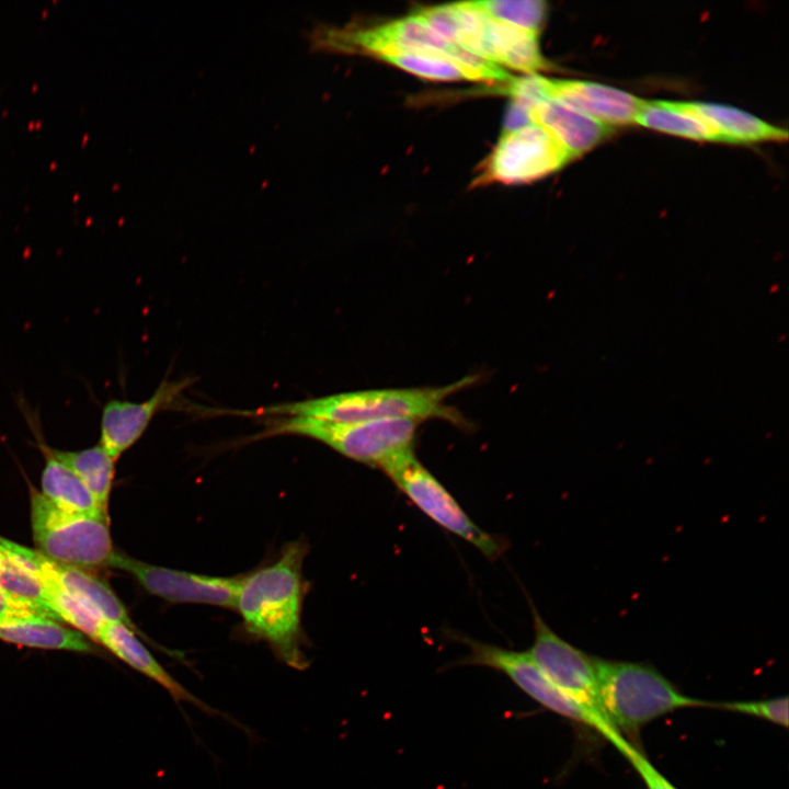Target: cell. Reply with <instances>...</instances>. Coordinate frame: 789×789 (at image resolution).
<instances>
[{
	"mask_svg": "<svg viewBox=\"0 0 789 789\" xmlns=\"http://www.w3.org/2000/svg\"><path fill=\"white\" fill-rule=\"evenodd\" d=\"M306 554L305 542L286 545L274 562L240 578L235 602L245 632L266 642L279 661L298 671L309 665L301 628Z\"/></svg>",
	"mask_w": 789,
	"mask_h": 789,
	"instance_id": "1",
	"label": "cell"
},
{
	"mask_svg": "<svg viewBox=\"0 0 789 789\" xmlns=\"http://www.w3.org/2000/svg\"><path fill=\"white\" fill-rule=\"evenodd\" d=\"M477 376H467L442 387L386 388L341 392L299 402L267 407L261 414L299 416L328 422H363L386 419L425 421L442 419L466 426L459 412L445 400L473 385Z\"/></svg>",
	"mask_w": 789,
	"mask_h": 789,
	"instance_id": "2",
	"label": "cell"
},
{
	"mask_svg": "<svg viewBox=\"0 0 789 789\" xmlns=\"http://www.w3.org/2000/svg\"><path fill=\"white\" fill-rule=\"evenodd\" d=\"M317 50L367 53L380 57L397 53H427L457 64L468 80L505 83L511 79L501 66L444 41L416 14L371 27L318 25L308 33Z\"/></svg>",
	"mask_w": 789,
	"mask_h": 789,
	"instance_id": "3",
	"label": "cell"
},
{
	"mask_svg": "<svg viewBox=\"0 0 789 789\" xmlns=\"http://www.w3.org/2000/svg\"><path fill=\"white\" fill-rule=\"evenodd\" d=\"M595 667L604 716L631 744L645 724L668 712L711 707L709 701L684 695L651 665L595 658Z\"/></svg>",
	"mask_w": 789,
	"mask_h": 789,
	"instance_id": "4",
	"label": "cell"
},
{
	"mask_svg": "<svg viewBox=\"0 0 789 789\" xmlns=\"http://www.w3.org/2000/svg\"><path fill=\"white\" fill-rule=\"evenodd\" d=\"M266 435L295 434L333 448L355 461L385 467L413 450L419 421L386 419L363 422H328L299 416H278L267 422Z\"/></svg>",
	"mask_w": 789,
	"mask_h": 789,
	"instance_id": "5",
	"label": "cell"
},
{
	"mask_svg": "<svg viewBox=\"0 0 789 789\" xmlns=\"http://www.w3.org/2000/svg\"><path fill=\"white\" fill-rule=\"evenodd\" d=\"M31 524L39 552L80 569L108 565L113 553L108 517L67 512L31 493Z\"/></svg>",
	"mask_w": 789,
	"mask_h": 789,
	"instance_id": "6",
	"label": "cell"
},
{
	"mask_svg": "<svg viewBox=\"0 0 789 789\" xmlns=\"http://www.w3.org/2000/svg\"><path fill=\"white\" fill-rule=\"evenodd\" d=\"M453 638L468 648V653L456 663L457 665L495 670L506 675L521 690L547 710L594 729L615 747L625 740L553 685L527 651L505 649L459 633H454Z\"/></svg>",
	"mask_w": 789,
	"mask_h": 789,
	"instance_id": "7",
	"label": "cell"
},
{
	"mask_svg": "<svg viewBox=\"0 0 789 789\" xmlns=\"http://www.w3.org/2000/svg\"><path fill=\"white\" fill-rule=\"evenodd\" d=\"M381 470L431 519L474 546L489 559L499 558L505 550V542L473 523L444 485L416 459L413 450L395 458Z\"/></svg>",
	"mask_w": 789,
	"mask_h": 789,
	"instance_id": "8",
	"label": "cell"
},
{
	"mask_svg": "<svg viewBox=\"0 0 789 789\" xmlns=\"http://www.w3.org/2000/svg\"><path fill=\"white\" fill-rule=\"evenodd\" d=\"M530 605L535 636L527 652L533 661L562 693L617 732L601 707L595 658L559 637Z\"/></svg>",
	"mask_w": 789,
	"mask_h": 789,
	"instance_id": "9",
	"label": "cell"
},
{
	"mask_svg": "<svg viewBox=\"0 0 789 789\" xmlns=\"http://www.w3.org/2000/svg\"><path fill=\"white\" fill-rule=\"evenodd\" d=\"M570 161L564 150L539 125L502 133L484 162L479 183H528L549 175Z\"/></svg>",
	"mask_w": 789,
	"mask_h": 789,
	"instance_id": "10",
	"label": "cell"
},
{
	"mask_svg": "<svg viewBox=\"0 0 789 789\" xmlns=\"http://www.w3.org/2000/svg\"><path fill=\"white\" fill-rule=\"evenodd\" d=\"M108 565L130 574L148 593L171 603L235 608L240 578H222L173 570L114 552Z\"/></svg>",
	"mask_w": 789,
	"mask_h": 789,
	"instance_id": "11",
	"label": "cell"
},
{
	"mask_svg": "<svg viewBox=\"0 0 789 789\" xmlns=\"http://www.w3.org/2000/svg\"><path fill=\"white\" fill-rule=\"evenodd\" d=\"M187 385V379H164L147 400L110 399L102 408L99 444L116 460L142 436L158 412L176 402Z\"/></svg>",
	"mask_w": 789,
	"mask_h": 789,
	"instance_id": "12",
	"label": "cell"
},
{
	"mask_svg": "<svg viewBox=\"0 0 789 789\" xmlns=\"http://www.w3.org/2000/svg\"><path fill=\"white\" fill-rule=\"evenodd\" d=\"M98 642L128 666L160 685L176 704H190L209 716L227 718L173 678L136 637L135 631L126 625L104 621L100 628Z\"/></svg>",
	"mask_w": 789,
	"mask_h": 789,
	"instance_id": "13",
	"label": "cell"
},
{
	"mask_svg": "<svg viewBox=\"0 0 789 789\" xmlns=\"http://www.w3.org/2000/svg\"><path fill=\"white\" fill-rule=\"evenodd\" d=\"M551 98L608 127L636 122L644 103L622 90L582 80H552Z\"/></svg>",
	"mask_w": 789,
	"mask_h": 789,
	"instance_id": "14",
	"label": "cell"
},
{
	"mask_svg": "<svg viewBox=\"0 0 789 789\" xmlns=\"http://www.w3.org/2000/svg\"><path fill=\"white\" fill-rule=\"evenodd\" d=\"M19 407L25 416L45 458L42 474V494L55 506L67 512L94 516H107L90 490L79 477L55 457L52 448L44 442L37 413L20 400Z\"/></svg>",
	"mask_w": 789,
	"mask_h": 789,
	"instance_id": "15",
	"label": "cell"
},
{
	"mask_svg": "<svg viewBox=\"0 0 789 789\" xmlns=\"http://www.w3.org/2000/svg\"><path fill=\"white\" fill-rule=\"evenodd\" d=\"M530 115L533 123L548 132L570 160L595 147L611 132V127L553 98L531 107Z\"/></svg>",
	"mask_w": 789,
	"mask_h": 789,
	"instance_id": "16",
	"label": "cell"
},
{
	"mask_svg": "<svg viewBox=\"0 0 789 789\" xmlns=\"http://www.w3.org/2000/svg\"><path fill=\"white\" fill-rule=\"evenodd\" d=\"M0 640L35 649L93 652V647L81 632L37 615L1 621Z\"/></svg>",
	"mask_w": 789,
	"mask_h": 789,
	"instance_id": "17",
	"label": "cell"
},
{
	"mask_svg": "<svg viewBox=\"0 0 789 789\" xmlns=\"http://www.w3.org/2000/svg\"><path fill=\"white\" fill-rule=\"evenodd\" d=\"M48 569L57 583L69 594L93 608L106 621H116L136 629L128 613L111 587L90 572L56 562L48 558Z\"/></svg>",
	"mask_w": 789,
	"mask_h": 789,
	"instance_id": "18",
	"label": "cell"
},
{
	"mask_svg": "<svg viewBox=\"0 0 789 789\" xmlns=\"http://www.w3.org/2000/svg\"><path fill=\"white\" fill-rule=\"evenodd\" d=\"M687 108L706 121L727 142L785 140L787 132L742 110L721 104L684 102Z\"/></svg>",
	"mask_w": 789,
	"mask_h": 789,
	"instance_id": "19",
	"label": "cell"
},
{
	"mask_svg": "<svg viewBox=\"0 0 789 789\" xmlns=\"http://www.w3.org/2000/svg\"><path fill=\"white\" fill-rule=\"evenodd\" d=\"M490 18V16H489ZM490 41L495 55V64L536 75L550 68L541 54L536 33L500 22L490 18Z\"/></svg>",
	"mask_w": 789,
	"mask_h": 789,
	"instance_id": "20",
	"label": "cell"
},
{
	"mask_svg": "<svg viewBox=\"0 0 789 789\" xmlns=\"http://www.w3.org/2000/svg\"><path fill=\"white\" fill-rule=\"evenodd\" d=\"M634 123L685 138L721 141L718 133L684 102L644 100Z\"/></svg>",
	"mask_w": 789,
	"mask_h": 789,
	"instance_id": "21",
	"label": "cell"
},
{
	"mask_svg": "<svg viewBox=\"0 0 789 789\" xmlns=\"http://www.w3.org/2000/svg\"><path fill=\"white\" fill-rule=\"evenodd\" d=\"M52 451L79 477L99 505L107 512L116 460L100 444L81 450L52 448Z\"/></svg>",
	"mask_w": 789,
	"mask_h": 789,
	"instance_id": "22",
	"label": "cell"
},
{
	"mask_svg": "<svg viewBox=\"0 0 789 789\" xmlns=\"http://www.w3.org/2000/svg\"><path fill=\"white\" fill-rule=\"evenodd\" d=\"M43 562L41 582L55 615L59 620L70 624L83 636L85 634L92 640L98 641L100 628L106 620L85 603L66 592L57 583L47 568L48 558L46 556Z\"/></svg>",
	"mask_w": 789,
	"mask_h": 789,
	"instance_id": "23",
	"label": "cell"
},
{
	"mask_svg": "<svg viewBox=\"0 0 789 789\" xmlns=\"http://www.w3.org/2000/svg\"><path fill=\"white\" fill-rule=\"evenodd\" d=\"M0 590L16 606L59 620L50 607L42 582L3 553L0 560Z\"/></svg>",
	"mask_w": 789,
	"mask_h": 789,
	"instance_id": "24",
	"label": "cell"
},
{
	"mask_svg": "<svg viewBox=\"0 0 789 789\" xmlns=\"http://www.w3.org/2000/svg\"><path fill=\"white\" fill-rule=\"evenodd\" d=\"M449 8L457 21V46L495 64V55L489 34L490 18L476 7L472 1L451 3Z\"/></svg>",
	"mask_w": 789,
	"mask_h": 789,
	"instance_id": "25",
	"label": "cell"
},
{
	"mask_svg": "<svg viewBox=\"0 0 789 789\" xmlns=\"http://www.w3.org/2000/svg\"><path fill=\"white\" fill-rule=\"evenodd\" d=\"M473 4L493 20L536 34L542 30L548 10L541 0H489Z\"/></svg>",
	"mask_w": 789,
	"mask_h": 789,
	"instance_id": "26",
	"label": "cell"
},
{
	"mask_svg": "<svg viewBox=\"0 0 789 789\" xmlns=\"http://www.w3.org/2000/svg\"><path fill=\"white\" fill-rule=\"evenodd\" d=\"M378 58L387 64L427 80H467L465 72L457 64L441 55L407 52L384 55Z\"/></svg>",
	"mask_w": 789,
	"mask_h": 789,
	"instance_id": "27",
	"label": "cell"
},
{
	"mask_svg": "<svg viewBox=\"0 0 789 789\" xmlns=\"http://www.w3.org/2000/svg\"><path fill=\"white\" fill-rule=\"evenodd\" d=\"M711 708L733 711L767 720L784 728L788 727V698L778 697L757 701L711 702Z\"/></svg>",
	"mask_w": 789,
	"mask_h": 789,
	"instance_id": "28",
	"label": "cell"
},
{
	"mask_svg": "<svg viewBox=\"0 0 789 789\" xmlns=\"http://www.w3.org/2000/svg\"><path fill=\"white\" fill-rule=\"evenodd\" d=\"M618 751L636 769L647 789H677L652 765L638 746L627 742Z\"/></svg>",
	"mask_w": 789,
	"mask_h": 789,
	"instance_id": "29",
	"label": "cell"
},
{
	"mask_svg": "<svg viewBox=\"0 0 789 789\" xmlns=\"http://www.w3.org/2000/svg\"><path fill=\"white\" fill-rule=\"evenodd\" d=\"M414 14L444 41L457 46V21L449 4L419 9Z\"/></svg>",
	"mask_w": 789,
	"mask_h": 789,
	"instance_id": "30",
	"label": "cell"
},
{
	"mask_svg": "<svg viewBox=\"0 0 789 789\" xmlns=\"http://www.w3.org/2000/svg\"><path fill=\"white\" fill-rule=\"evenodd\" d=\"M533 124L530 108L521 102L511 100L504 117L502 133L514 132Z\"/></svg>",
	"mask_w": 789,
	"mask_h": 789,
	"instance_id": "31",
	"label": "cell"
},
{
	"mask_svg": "<svg viewBox=\"0 0 789 789\" xmlns=\"http://www.w3.org/2000/svg\"><path fill=\"white\" fill-rule=\"evenodd\" d=\"M1 558H2V552L0 551V560H1Z\"/></svg>",
	"mask_w": 789,
	"mask_h": 789,
	"instance_id": "32",
	"label": "cell"
}]
</instances>
